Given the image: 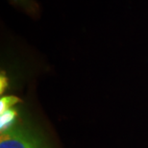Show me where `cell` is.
Wrapping results in <instances>:
<instances>
[{"mask_svg": "<svg viewBox=\"0 0 148 148\" xmlns=\"http://www.w3.org/2000/svg\"><path fill=\"white\" fill-rule=\"evenodd\" d=\"M11 1L24 10L26 13L30 14L31 16L37 14L38 12V6L34 0H11Z\"/></svg>", "mask_w": 148, "mask_h": 148, "instance_id": "2", "label": "cell"}, {"mask_svg": "<svg viewBox=\"0 0 148 148\" xmlns=\"http://www.w3.org/2000/svg\"><path fill=\"white\" fill-rule=\"evenodd\" d=\"M0 148H52L42 133L28 125L9 126L1 132Z\"/></svg>", "mask_w": 148, "mask_h": 148, "instance_id": "1", "label": "cell"}]
</instances>
